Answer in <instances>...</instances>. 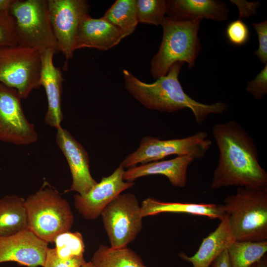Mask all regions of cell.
Returning a JSON list of instances; mask_svg holds the SVG:
<instances>
[{
    "label": "cell",
    "mask_w": 267,
    "mask_h": 267,
    "mask_svg": "<svg viewBox=\"0 0 267 267\" xmlns=\"http://www.w3.org/2000/svg\"><path fill=\"white\" fill-rule=\"evenodd\" d=\"M256 31L259 40V47L254 52L260 62L266 64L267 63V19L259 23H252Z\"/></svg>",
    "instance_id": "cell-31"
},
{
    "label": "cell",
    "mask_w": 267,
    "mask_h": 267,
    "mask_svg": "<svg viewBox=\"0 0 267 267\" xmlns=\"http://www.w3.org/2000/svg\"><path fill=\"white\" fill-rule=\"evenodd\" d=\"M202 19L181 22L165 16L160 24L163 36L157 53L151 61V73L154 79L167 75L177 62L187 63L193 68L202 48L198 31Z\"/></svg>",
    "instance_id": "cell-4"
},
{
    "label": "cell",
    "mask_w": 267,
    "mask_h": 267,
    "mask_svg": "<svg viewBox=\"0 0 267 267\" xmlns=\"http://www.w3.org/2000/svg\"><path fill=\"white\" fill-rule=\"evenodd\" d=\"M25 206L28 228L47 243L70 231L73 225L74 215L69 204L46 181L25 200Z\"/></svg>",
    "instance_id": "cell-5"
},
{
    "label": "cell",
    "mask_w": 267,
    "mask_h": 267,
    "mask_svg": "<svg viewBox=\"0 0 267 267\" xmlns=\"http://www.w3.org/2000/svg\"><path fill=\"white\" fill-rule=\"evenodd\" d=\"M86 262L84 257L61 259L57 256L54 248H48L44 267H81Z\"/></svg>",
    "instance_id": "cell-29"
},
{
    "label": "cell",
    "mask_w": 267,
    "mask_h": 267,
    "mask_svg": "<svg viewBox=\"0 0 267 267\" xmlns=\"http://www.w3.org/2000/svg\"><path fill=\"white\" fill-rule=\"evenodd\" d=\"M194 160L189 156H180L143 164L125 170L123 178L125 181H134L140 177L161 175L167 177L173 186L183 187L186 185L188 167Z\"/></svg>",
    "instance_id": "cell-18"
},
{
    "label": "cell",
    "mask_w": 267,
    "mask_h": 267,
    "mask_svg": "<svg viewBox=\"0 0 267 267\" xmlns=\"http://www.w3.org/2000/svg\"><path fill=\"white\" fill-rule=\"evenodd\" d=\"M90 262L94 267H147L132 249H113L102 244L94 253Z\"/></svg>",
    "instance_id": "cell-22"
},
{
    "label": "cell",
    "mask_w": 267,
    "mask_h": 267,
    "mask_svg": "<svg viewBox=\"0 0 267 267\" xmlns=\"http://www.w3.org/2000/svg\"><path fill=\"white\" fill-rule=\"evenodd\" d=\"M255 77L248 82L246 89L255 99L259 100L267 94V63Z\"/></svg>",
    "instance_id": "cell-30"
},
{
    "label": "cell",
    "mask_w": 267,
    "mask_h": 267,
    "mask_svg": "<svg viewBox=\"0 0 267 267\" xmlns=\"http://www.w3.org/2000/svg\"><path fill=\"white\" fill-rule=\"evenodd\" d=\"M102 17L119 28L126 38L134 32L138 23L136 0H117Z\"/></svg>",
    "instance_id": "cell-24"
},
{
    "label": "cell",
    "mask_w": 267,
    "mask_h": 267,
    "mask_svg": "<svg viewBox=\"0 0 267 267\" xmlns=\"http://www.w3.org/2000/svg\"><path fill=\"white\" fill-rule=\"evenodd\" d=\"M48 243L27 228L0 238V264L15 262L28 267H44Z\"/></svg>",
    "instance_id": "cell-13"
},
{
    "label": "cell",
    "mask_w": 267,
    "mask_h": 267,
    "mask_svg": "<svg viewBox=\"0 0 267 267\" xmlns=\"http://www.w3.org/2000/svg\"><path fill=\"white\" fill-rule=\"evenodd\" d=\"M136 7L138 22L158 26L166 14V0H136Z\"/></svg>",
    "instance_id": "cell-26"
},
{
    "label": "cell",
    "mask_w": 267,
    "mask_h": 267,
    "mask_svg": "<svg viewBox=\"0 0 267 267\" xmlns=\"http://www.w3.org/2000/svg\"><path fill=\"white\" fill-rule=\"evenodd\" d=\"M206 132H198L188 137L168 140L146 136L142 138L138 148L128 154L121 164L129 168L138 164L162 160L166 157L189 156L194 159L204 157L212 141Z\"/></svg>",
    "instance_id": "cell-8"
},
{
    "label": "cell",
    "mask_w": 267,
    "mask_h": 267,
    "mask_svg": "<svg viewBox=\"0 0 267 267\" xmlns=\"http://www.w3.org/2000/svg\"><path fill=\"white\" fill-rule=\"evenodd\" d=\"M231 267H250L267 251V240L232 242L227 248Z\"/></svg>",
    "instance_id": "cell-23"
},
{
    "label": "cell",
    "mask_w": 267,
    "mask_h": 267,
    "mask_svg": "<svg viewBox=\"0 0 267 267\" xmlns=\"http://www.w3.org/2000/svg\"><path fill=\"white\" fill-rule=\"evenodd\" d=\"M230 1L234 4L239 10V19L248 18L255 15L261 5L259 1H247L242 0H230Z\"/></svg>",
    "instance_id": "cell-32"
},
{
    "label": "cell",
    "mask_w": 267,
    "mask_h": 267,
    "mask_svg": "<svg viewBox=\"0 0 267 267\" xmlns=\"http://www.w3.org/2000/svg\"><path fill=\"white\" fill-rule=\"evenodd\" d=\"M25 199L6 195L0 199V238L8 237L28 228Z\"/></svg>",
    "instance_id": "cell-21"
},
{
    "label": "cell",
    "mask_w": 267,
    "mask_h": 267,
    "mask_svg": "<svg viewBox=\"0 0 267 267\" xmlns=\"http://www.w3.org/2000/svg\"><path fill=\"white\" fill-rule=\"evenodd\" d=\"M110 247H127L142 229L141 207L135 195L121 193L109 203L101 213Z\"/></svg>",
    "instance_id": "cell-9"
},
{
    "label": "cell",
    "mask_w": 267,
    "mask_h": 267,
    "mask_svg": "<svg viewBox=\"0 0 267 267\" xmlns=\"http://www.w3.org/2000/svg\"><path fill=\"white\" fill-rule=\"evenodd\" d=\"M47 3L54 35L67 62L73 57L78 27L89 5L85 0H47Z\"/></svg>",
    "instance_id": "cell-11"
},
{
    "label": "cell",
    "mask_w": 267,
    "mask_h": 267,
    "mask_svg": "<svg viewBox=\"0 0 267 267\" xmlns=\"http://www.w3.org/2000/svg\"><path fill=\"white\" fill-rule=\"evenodd\" d=\"M56 142L67 160L72 178L71 187L66 192L76 191L85 195L97 182L90 174L87 152L68 130L61 127L57 129Z\"/></svg>",
    "instance_id": "cell-14"
},
{
    "label": "cell",
    "mask_w": 267,
    "mask_h": 267,
    "mask_svg": "<svg viewBox=\"0 0 267 267\" xmlns=\"http://www.w3.org/2000/svg\"><path fill=\"white\" fill-rule=\"evenodd\" d=\"M142 218L160 213H181L207 217L221 221L225 216L222 205L212 203H193L163 202L153 197H148L141 203Z\"/></svg>",
    "instance_id": "cell-20"
},
{
    "label": "cell",
    "mask_w": 267,
    "mask_h": 267,
    "mask_svg": "<svg viewBox=\"0 0 267 267\" xmlns=\"http://www.w3.org/2000/svg\"><path fill=\"white\" fill-rule=\"evenodd\" d=\"M14 0H0V12H9Z\"/></svg>",
    "instance_id": "cell-34"
},
{
    "label": "cell",
    "mask_w": 267,
    "mask_h": 267,
    "mask_svg": "<svg viewBox=\"0 0 267 267\" xmlns=\"http://www.w3.org/2000/svg\"><path fill=\"white\" fill-rule=\"evenodd\" d=\"M211 266L212 267H231L227 249L215 259Z\"/></svg>",
    "instance_id": "cell-33"
},
{
    "label": "cell",
    "mask_w": 267,
    "mask_h": 267,
    "mask_svg": "<svg viewBox=\"0 0 267 267\" xmlns=\"http://www.w3.org/2000/svg\"><path fill=\"white\" fill-rule=\"evenodd\" d=\"M54 55L50 50L41 53L42 68L40 84L44 89L47 99L44 122L57 129L61 127L63 119L62 92L64 79L60 69L53 64Z\"/></svg>",
    "instance_id": "cell-16"
},
{
    "label": "cell",
    "mask_w": 267,
    "mask_h": 267,
    "mask_svg": "<svg viewBox=\"0 0 267 267\" xmlns=\"http://www.w3.org/2000/svg\"><path fill=\"white\" fill-rule=\"evenodd\" d=\"M124 171V167L120 164L112 174L103 177L87 193L74 195L75 206L84 218H98L104 208L116 196L134 185V181L123 179Z\"/></svg>",
    "instance_id": "cell-12"
},
{
    "label": "cell",
    "mask_w": 267,
    "mask_h": 267,
    "mask_svg": "<svg viewBox=\"0 0 267 267\" xmlns=\"http://www.w3.org/2000/svg\"><path fill=\"white\" fill-rule=\"evenodd\" d=\"M41 53L19 44L0 48V83L16 89L22 99L40 88Z\"/></svg>",
    "instance_id": "cell-7"
},
{
    "label": "cell",
    "mask_w": 267,
    "mask_h": 267,
    "mask_svg": "<svg viewBox=\"0 0 267 267\" xmlns=\"http://www.w3.org/2000/svg\"><path fill=\"white\" fill-rule=\"evenodd\" d=\"M212 134L220 153L210 189L235 186L267 189V173L246 130L237 122L228 121L214 125Z\"/></svg>",
    "instance_id": "cell-1"
},
{
    "label": "cell",
    "mask_w": 267,
    "mask_h": 267,
    "mask_svg": "<svg viewBox=\"0 0 267 267\" xmlns=\"http://www.w3.org/2000/svg\"><path fill=\"white\" fill-rule=\"evenodd\" d=\"M18 91L0 83V141L16 145L36 142L38 135L24 114Z\"/></svg>",
    "instance_id": "cell-10"
},
{
    "label": "cell",
    "mask_w": 267,
    "mask_h": 267,
    "mask_svg": "<svg viewBox=\"0 0 267 267\" xmlns=\"http://www.w3.org/2000/svg\"><path fill=\"white\" fill-rule=\"evenodd\" d=\"M226 37L232 44L241 46L246 44L250 38V31L247 24L238 19L230 22L225 30Z\"/></svg>",
    "instance_id": "cell-28"
},
{
    "label": "cell",
    "mask_w": 267,
    "mask_h": 267,
    "mask_svg": "<svg viewBox=\"0 0 267 267\" xmlns=\"http://www.w3.org/2000/svg\"><path fill=\"white\" fill-rule=\"evenodd\" d=\"M234 241L225 215L217 228L203 239L194 255L188 256L182 252L179 257L183 261L191 263L193 267H210Z\"/></svg>",
    "instance_id": "cell-19"
},
{
    "label": "cell",
    "mask_w": 267,
    "mask_h": 267,
    "mask_svg": "<svg viewBox=\"0 0 267 267\" xmlns=\"http://www.w3.org/2000/svg\"><path fill=\"white\" fill-rule=\"evenodd\" d=\"M256 267H267V257L266 255L256 264Z\"/></svg>",
    "instance_id": "cell-35"
},
{
    "label": "cell",
    "mask_w": 267,
    "mask_h": 267,
    "mask_svg": "<svg viewBox=\"0 0 267 267\" xmlns=\"http://www.w3.org/2000/svg\"><path fill=\"white\" fill-rule=\"evenodd\" d=\"M166 5L168 17L176 21L205 18L223 22L229 12L226 3L219 0H168Z\"/></svg>",
    "instance_id": "cell-17"
},
{
    "label": "cell",
    "mask_w": 267,
    "mask_h": 267,
    "mask_svg": "<svg viewBox=\"0 0 267 267\" xmlns=\"http://www.w3.org/2000/svg\"><path fill=\"white\" fill-rule=\"evenodd\" d=\"M222 206L234 241L267 240V189L238 187Z\"/></svg>",
    "instance_id": "cell-3"
},
{
    "label": "cell",
    "mask_w": 267,
    "mask_h": 267,
    "mask_svg": "<svg viewBox=\"0 0 267 267\" xmlns=\"http://www.w3.org/2000/svg\"><path fill=\"white\" fill-rule=\"evenodd\" d=\"M81 267H94L92 263L89 261V262H86L84 265H83Z\"/></svg>",
    "instance_id": "cell-36"
},
{
    "label": "cell",
    "mask_w": 267,
    "mask_h": 267,
    "mask_svg": "<svg viewBox=\"0 0 267 267\" xmlns=\"http://www.w3.org/2000/svg\"><path fill=\"white\" fill-rule=\"evenodd\" d=\"M57 256L63 259L84 257L85 244L82 235L70 231L58 234L54 239Z\"/></svg>",
    "instance_id": "cell-25"
},
{
    "label": "cell",
    "mask_w": 267,
    "mask_h": 267,
    "mask_svg": "<svg viewBox=\"0 0 267 267\" xmlns=\"http://www.w3.org/2000/svg\"><path fill=\"white\" fill-rule=\"evenodd\" d=\"M9 13L15 21L18 44L41 53L61 52L51 25L47 0H14Z\"/></svg>",
    "instance_id": "cell-6"
},
{
    "label": "cell",
    "mask_w": 267,
    "mask_h": 267,
    "mask_svg": "<svg viewBox=\"0 0 267 267\" xmlns=\"http://www.w3.org/2000/svg\"><path fill=\"white\" fill-rule=\"evenodd\" d=\"M18 44L14 20L9 12H0V48Z\"/></svg>",
    "instance_id": "cell-27"
},
{
    "label": "cell",
    "mask_w": 267,
    "mask_h": 267,
    "mask_svg": "<svg viewBox=\"0 0 267 267\" xmlns=\"http://www.w3.org/2000/svg\"><path fill=\"white\" fill-rule=\"evenodd\" d=\"M125 37L117 27L102 17L93 18L89 14L81 19L77 31L75 49L93 48L107 50Z\"/></svg>",
    "instance_id": "cell-15"
},
{
    "label": "cell",
    "mask_w": 267,
    "mask_h": 267,
    "mask_svg": "<svg viewBox=\"0 0 267 267\" xmlns=\"http://www.w3.org/2000/svg\"><path fill=\"white\" fill-rule=\"evenodd\" d=\"M183 64L175 62L167 75L151 84L140 81L128 70L123 69L125 88L133 97L149 109L171 113L189 109L198 125L202 124L211 114L225 112L228 107L225 102L206 104L195 100L184 92L178 79Z\"/></svg>",
    "instance_id": "cell-2"
},
{
    "label": "cell",
    "mask_w": 267,
    "mask_h": 267,
    "mask_svg": "<svg viewBox=\"0 0 267 267\" xmlns=\"http://www.w3.org/2000/svg\"><path fill=\"white\" fill-rule=\"evenodd\" d=\"M256 264L253 265H252V266H251L250 267H256Z\"/></svg>",
    "instance_id": "cell-37"
}]
</instances>
